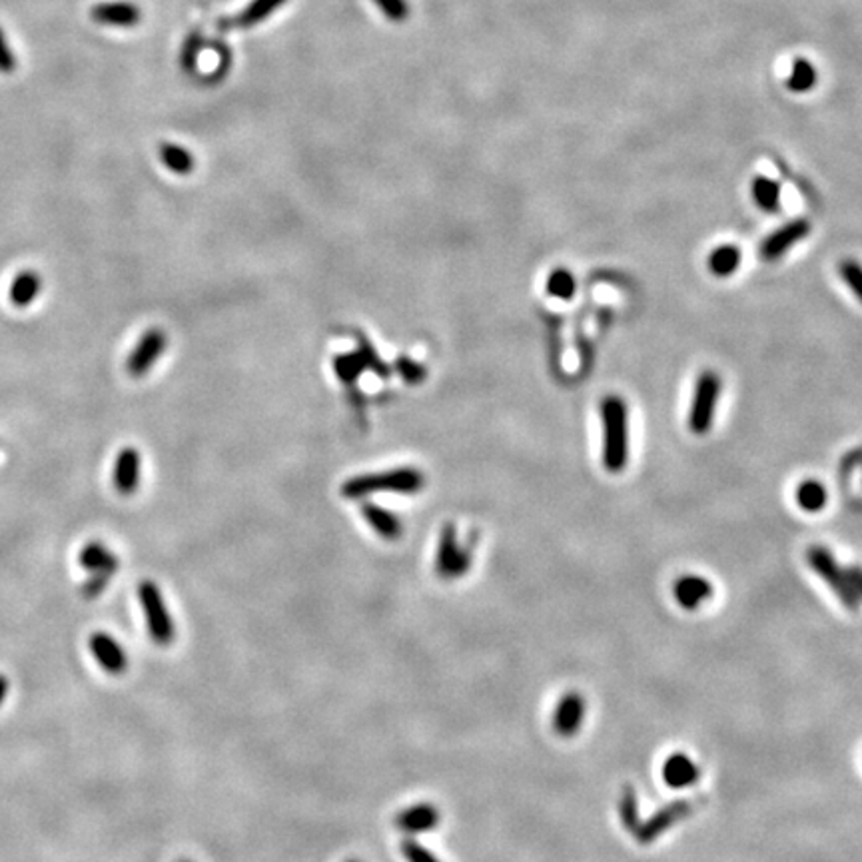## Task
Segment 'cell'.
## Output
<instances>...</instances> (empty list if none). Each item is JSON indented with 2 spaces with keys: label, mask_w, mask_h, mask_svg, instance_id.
I'll return each instance as SVG.
<instances>
[{
  "label": "cell",
  "mask_w": 862,
  "mask_h": 862,
  "mask_svg": "<svg viewBox=\"0 0 862 862\" xmlns=\"http://www.w3.org/2000/svg\"><path fill=\"white\" fill-rule=\"evenodd\" d=\"M547 292L559 300H571L577 292V282L567 268H557L547 278Z\"/></svg>",
  "instance_id": "cell-27"
},
{
  "label": "cell",
  "mask_w": 862,
  "mask_h": 862,
  "mask_svg": "<svg viewBox=\"0 0 862 862\" xmlns=\"http://www.w3.org/2000/svg\"><path fill=\"white\" fill-rule=\"evenodd\" d=\"M376 6L384 13L392 22H404L410 16V4L407 0H373Z\"/></svg>",
  "instance_id": "cell-32"
},
{
  "label": "cell",
  "mask_w": 862,
  "mask_h": 862,
  "mask_svg": "<svg viewBox=\"0 0 862 862\" xmlns=\"http://www.w3.org/2000/svg\"><path fill=\"white\" fill-rule=\"evenodd\" d=\"M721 396V378L715 371H703L697 379L695 396H692L689 412V428L692 433L705 435L715 420V407Z\"/></svg>",
  "instance_id": "cell-5"
},
{
  "label": "cell",
  "mask_w": 862,
  "mask_h": 862,
  "mask_svg": "<svg viewBox=\"0 0 862 862\" xmlns=\"http://www.w3.org/2000/svg\"><path fill=\"white\" fill-rule=\"evenodd\" d=\"M168 345L166 332L160 330V327H150L142 337L138 344L135 345V350L128 355L126 360V371L132 378H144L146 373L152 370L154 363L162 358V353Z\"/></svg>",
  "instance_id": "cell-8"
},
{
  "label": "cell",
  "mask_w": 862,
  "mask_h": 862,
  "mask_svg": "<svg viewBox=\"0 0 862 862\" xmlns=\"http://www.w3.org/2000/svg\"><path fill=\"white\" fill-rule=\"evenodd\" d=\"M140 483V453L135 448H124L114 464V487L120 495H132Z\"/></svg>",
  "instance_id": "cell-14"
},
{
  "label": "cell",
  "mask_w": 862,
  "mask_h": 862,
  "mask_svg": "<svg viewBox=\"0 0 862 862\" xmlns=\"http://www.w3.org/2000/svg\"><path fill=\"white\" fill-rule=\"evenodd\" d=\"M839 272L844 283H847L852 294H855L862 304V264H858L857 260H844L839 266Z\"/></svg>",
  "instance_id": "cell-29"
},
{
  "label": "cell",
  "mask_w": 862,
  "mask_h": 862,
  "mask_svg": "<svg viewBox=\"0 0 862 862\" xmlns=\"http://www.w3.org/2000/svg\"><path fill=\"white\" fill-rule=\"evenodd\" d=\"M471 562H474V555H471V545H461L457 539V531L453 523H446L441 529L440 537V547H438V559H435V571L441 577V579H459L464 577Z\"/></svg>",
  "instance_id": "cell-6"
},
{
  "label": "cell",
  "mask_w": 862,
  "mask_h": 862,
  "mask_svg": "<svg viewBox=\"0 0 862 862\" xmlns=\"http://www.w3.org/2000/svg\"><path fill=\"white\" fill-rule=\"evenodd\" d=\"M138 599L146 617L148 635L160 647H168L176 637V627L166 607L164 595L154 581H142L138 585Z\"/></svg>",
  "instance_id": "cell-3"
},
{
  "label": "cell",
  "mask_w": 862,
  "mask_h": 862,
  "mask_svg": "<svg viewBox=\"0 0 862 862\" xmlns=\"http://www.w3.org/2000/svg\"><path fill=\"white\" fill-rule=\"evenodd\" d=\"M753 198L762 212L775 214L780 204V186L767 176H759L753 180Z\"/></svg>",
  "instance_id": "cell-24"
},
{
  "label": "cell",
  "mask_w": 862,
  "mask_h": 862,
  "mask_svg": "<svg viewBox=\"0 0 862 862\" xmlns=\"http://www.w3.org/2000/svg\"><path fill=\"white\" fill-rule=\"evenodd\" d=\"M819 83V70L813 65L808 58H795L793 68H790V74L787 78V88L790 92L805 94Z\"/></svg>",
  "instance_id": "cell-21"
},
{
  "label": "cell",
  "mask_w": 862,
  "mask_h": 862,
  "mask_svg": "<svg viewBox=\"0 0 862 862\" xmlns=\"http://www.w3.org/2000/svg\"><path fill=\"white\" fill-rule=\"evenodd\" d=\"M78 563L88 573H110L114 575L118 569V555L106 547L100 541H91L80 551Z\"/></svg>",
  "instance_id": "cell-18"
},
{
  "label": "cell",
  "mask_w": 862,
  "mask_h": 862,
  "mask_svg": "<svg viewBox=\"0 0 862 862\" xmlns=\"http://www.w3.org/2000/svg\"><path fill=\"white\" fill-rule=\"evenodd\" d=\"M699 767L683 753L671 754L663 764V779L671 788H687L699 780Z\"/></svg>",
  "instance_id": "cell-17"
},
{
  "label": "cell",
  "mask_w": 862,
  "mask_h": 862,
  "mask_svg": "<svg viewBox=\"0 0 862 862\" xmlns=\"http://www.w3.org/2000/svg\"><path fill=\"white\" fill-rule=\"evenodd\" d=\"M423 485H425V477L420 469L399 467V469L379 471V474H366V475L352 477L342 485V495L345 500H363V497L378 492L417 493Z\"/></svg>",
  "instance_id": "cell-2"
},
{
  "label": "cell",
  "mask_w": 862,
  "mask_h": 862,
  "mask_svg": "<svg viewBox=\"0 0 862 862\" xmlns=\"http://www.w3.org/2000/svg\"><path fill=\"white\" fill-rule=\"evenodd\" d=\"M741 250L736 246H718L709 256V268L718 278H727V275L735 274V270L741 266Z\"/></svg>",
  "instance_id": "cell-23"
},
{
  "label": "cell",
  "mask_w": 862,
  "mask_h": 862,
  "mask_svg": "<svg viewBox=\"0 0 862 862\" xmlns=\"http://www.w3.org/2000/svg\"><path fill=\"white\" fill-rule=\"evenodd\" d=\"M42 290V278L39 272L34 270H24L11 282V290H8V300L14 308H29L34 300L39 298Z\"/></svg>",
  "instance_id": "cell-19"
},
{
  "label": "cell",
  "mask_w": 862,
  "mask_h": 862,
  "mask_svg": "<svg viewBox=\"0 0 862 862\" xmlns=\"http://www.w3.org/2000/svg\"><path fill=\"white\" fill-rule=\"evenodd\" d=\"M844 571H847L850 585L855 588V591L858 593V597L862 599V567H847Z\"/></svg>",
  "instance_id": "cell-36"
},
{
  "label": "cell",
  "mask_w": 862,
  "mask_h": 862,
  "mask_svg": "<svg viewBox=\"0 0 862 862\" xmlns=\"http://www.w3.org/2000/svg\"><path fill=\"white\" fill-rule=\"evenodd\" d=\"M811 232V224L808 220L798 218L788 222L783 228H779L777 232H772L764 242L761 244V257L764 262H775L785 252H788L797 242H801L803 238Z\"/></svg>",
  "instance_id": "cell-10"
},
{
  "label": "cell",
  "mask_w": 862,
  "mask_h": 862,
  "mask_svg": "<svg viewBox=\"0 0 862 862\" xmlns=\"http://www.w3.org/2000/svg\"><path fill=\"white\" fill-rule=\"evenodd\" d=\"M14 68H16V57L11 50V44L6 40L4 30L0 29V73L11 74Z\"/></svg>",
  "instance_id": "cell-35"
},
{
  "label": "cell",
  "mask_w": 862,
  "mask_h": 862,
  "mask_svg": "<svg viewBox=\"0 0 862 862\" xmlns=\"http://www.w3.org/2000/svg\"><path fill=\"white\" fill-rule=\"evenodd\" d=\"M88 649H91L94 659L99 661V665L109 675L118 677V675L128 669L126 651H124L117 639L104 633V631H96V633L91 635V639H88Z\"/></svg>",
  "instance_id": "cell-9"
},
{
  "label": "cell",
  "mask_w": 862,
  "mask_h": 862,
  "mask_svg": "<svg viewBox=\"0 0 862 862\" xmlns=\"http://www.w3.org/2000/svg\"><path fill=\"white\" fill-rule=\"evenodd\" d=\"M710 597H713V585L705 577L685 575L675 583V599L683 609L695 611Z\"/></svg>",
  "instance_id": "cell-15"
},
{
  "label": "cell",
  "mask_w": 862,
  "mask_h": 862,
  "mask_svg": "<svg viewBox=\"0 0 862 862\" xmlns=\"http://www.w3.org/2000/svg\"><path fill=\"white\" fill-rule=\"evenodd\" d=\"M334 370L344 381H353L363 370H368V368H366V363H363V358L360 355V352H355V353L340 355V358H335L334 360Z\"/></svg>",
  "instance_id": "cell-28"
},
{
  "label": "cell",
  "mask_w": 862,
  "mask_h": 862,
  "mask_svg": "<svg viewBox=\"0 0 862 862\" xmlns=\"http://www.w3.org/2000/svg\"><path fill=\"white\" fill-rule=\"evenodd\" d=\"M585 718V699L579 692H567L553 710V731L563 736V739H571L583 725Z\"/></svg>",
  "instance_id": "cell-11"
},
{
  "label": "cell",
  "mask_w": 862,
  "mask_h": 862,
  "mask_svg": "<svg viewBox=\"0 0 862 862\" xmlns=\"http://www.w3.org/2000/svg\"><path fill=\"white\" fill-rule=\"evenodd\" d=\"M91 19L99 24L130 29L142 21V13L135 3H99L91 8Z\"/></svg>",
  "instance_id": "cell-13"
},
{
  "label": "cell",
  "mask_w": 862,
  "mask_h": 862,
  "mask_svg": "<svg viewBox=\"0 0 862 862\" xmlns=\"http://www.w3.org/2000/svg\"><path fill=\"white\" fill-rule=\"evenodd\" d=\"M350 862H358V860H350Z\"/></svg>",
  "instance_id": "cell-39"
},
{
  "label": "cell",
  "mask_w": 862,
  "mask_h": 862,
  "mask_svg": "<svg viewBox=\"0 0 862 862\" xmlns=\"http://www.w3.org/2000/svg\"><path fill=\"white\" fill-rule=\"evenodd\" d=\"M697 806L699 803L689 801V798H683V801H675L671 805H666L661 808V811H657L651 819L641 821V824H639L637 831L633 832V837L641 844H651L659 837H663L666 831H671L675 824L689 819V816L695 813Z\"/></svg>",
  "instance_id": "cell-7"
},
{
  "label": "cell",
  "mask_w": 862,
  "mask_h": 862,
  "mask_svg": "<svg viewBox=\"0 0 862 862\" xmlns=\"http://www.w3.org/2000/svg\"><path fill=\"white\" fill-rule=\"evenodd\" d=\"M603 420V466L611 474L623 471L629 459V412L619 396H607L601 402Z\"/></svg>",
  "instance_id": "cell-1"
},
{
  "label": "cell",
  "mask_w": 862,
  "mask_h": 862,
  "mask_svg": "<svg viewBox=\"0 0 862 862\" xmlns=\"http://www.w3.org/2000/svg\"><path fill=\"white\" fill-rule=\"evenodd\" d=\"M806 559L808 565L813 567V571L819 573L821 579L829 585L832 593L842 601V605L849 611H858L862 599L850 585L847 571L837 563V559H834L831 551L824 547H811L806 553Z\"/></svg>",
  "instance_id": "cell-4"
},
{
  "label": "cell",
  "mask_w": 862,
  "mask_h": 862,
  "mask_svg": "<svg viewBox=\"0 0 862 862\" xmlns=\"http://www.w3.org/2000/svg\"><path fill=\"white\" fill-rule=\"evenodd\" d=\"M797 501L798 505L805 511H819L824 508V503H826V490H824V485L819 483V482H814V479H808V482H803L801 485H798V490H797Z\"/></svg>",
  "instance_id": "cell-25"
},
{
  "label": "cell",
  "mask_w": 862,
  "mask_h": 862,
  "mask_svg": "<svg viewBox=\"0 0 862 862\" xmlns=\"http://www.w3.org/2000/svg\"><path fill=\"white\" fill-rule=\"evenodd\" d=\"M8 687H11V683H8L4 675H0V705L4 703V699L8 695Z\"/></svg>",
  "instance_id": "cell-37"
},
{
  "label": "cell",
  "mask_w": 862,
  "mask_h": 862,
  "mask_svg": "<svg viewBox=\"0 0 862 862\" xmlns=\"http://www.w3.org/2000/svg\"><path fill=\"white\" fill-rule=\"evenodd\" d=\"M202 47H204V42L200 39V34H192V37H188V40H186L184 48L180 52V62H182V68L186 70V73H192V70L196 68V60H198Z\"/></svg>",
  "instance_id": "cell-33"
},
{
  "label": "cell",
  "mask_w": 862,
  "mask_h": 862,
  "mask_svg": "<svg viewBox=\"0 0 862 862\" xmlns=\"http://www.w3.org/2000/svg\"><path fill=\"white\" fill-rule=\"evenodd\" d=\"M283 3H286V0H252V3L248 4L242 13L234 16V19L226 21V22H220V26H224V29H230V26L250 29V26L264 22L272 13L278 11V8Z\"/></svg>",
  "instance_id": "cell-20"
},
{
  "label": "cell",
  "mask_w": 862,
  "mask_h": 862,
  "mask_svg": "<svg viewBox=\"0 0 862 862\" xmlns=\"http://www.w3.org/2000/svg\"><path fill=\"white\" fill-rule=\"evenodd\" d=\"M619 816H621V823H623V826L631 834H633L637 831V826L641 824V819H639V798L635 795V788L631 785H627L623 788V793H621Z\"/></svg>",
  "instance_id": "cell-26"
},
{
  "label": "cell",
  "mask_w": 862,
  "mask_h": 862,
  "mask_svg": "<svg viewBox=\"0 0 862 862\" xmlns=\"http://www.w3.org/2000/svg\"><path fill=\"white\" fill-rule=\"evenodd\" d=\"M158 154H160V162L178 176H186L194 170V156L188 152V150L178 144H172V142H164V144L158 148Z\"/></svg>",
  "instance_id": "cell-22"
},
{
  "label": "cell",
  "mask_w": 862,
  "mask_h": 862,
  "mask_svg": "<svg viewBox=\"0 0 862 862\" xmlns=\"http://www.w3.org/2000/svg\"><path fill=\"white\" fill-rule=\"evenodd\" d=\"M440 821H441V813L438 806L430 803H420V805L404 808L402 813H397L394 824L397 826V831H402L405 834H422V832H430L433 829H438Z\"/></svg>",
  "instance_id": "cell-12"
},
{
  "label": "cell",
  "mask_w": 862,
  "mask_h": 862,
  "mask_svg": "<svg viewBox=\"0 0 862 862\" xmlns=\"http://www.w3.org/2000/svg\"><path fill=\"white\" fill-rule=\"evenodd\" d=\"M402 852L407 862H441L430 849H425L423 844L417 842L415 839H404Z\"/></svg>",
  "instance_id": "cell-31"
},
{
  "label": "cell",
  "mask_w": 862,
  "mask_h": 862,
  "mask_svg": "<svg viewBox=\"0 0 862 862\" xmlns=\"http://www.w3.org/2000/svg\"><path fill=\"white\" fill-rule=\"evenodd\" d=\"M396 366H397L399 376H402L410 386L422 384V381H423L425 378H428V370H425V368L422 366V363L415 361V360L399 358Z\"/></svg>",
  "instance_id": "cell-30"
},
{
  "label": "cell",
  "mask_w": 862,
  "mask_h": 862,
  "mask_svg": "<svg viewBox=\"0 0 862 862\" xmlns=\"http://www.w3.org/2000/svg\"><path fill=\"white\" fill-rule=\"evenodd\" d=\"M180 862H192V860H186V858H184V860H180Z\"/></svg>",
  "instance_id": "cell-38"
},
{
  "label": "cell",
  "mask_w": 862,
  "mask_h": 862,
  "mask_svg": "<svg viewBox=\"0 0 862 862\" xmlns=\"http://www.w3.org/2000/svg\"><path fill=\"white\" fill-rule=\"evenodd\" d=\"M112 577L114 575H110V573H91V577H88L86 583L83 585V589H80V593H83L84 599L100 597L102 591L106 589V585L110 583Z\"/></svg>",
  "instance_id": "cell-34"
},
{
  "label": "cell",
  "mask_w": 862,
  "mask_h": 862,
  "mask_svg": "<svg viewBox=\"0 0 862 862\" xmlns=\"http://www.w3.org/2000/svg\"><path fill=\"white\" fill-rule=\"evenodd\" d=\"M361 515L366 519L371 529L378 533L379 537H384L387 541H396L404 535V523L397 518L396 513H392L386 508L376 503H361Z\"/></svg>",
  "instance_id": "cell-16"
}]
</instances>
